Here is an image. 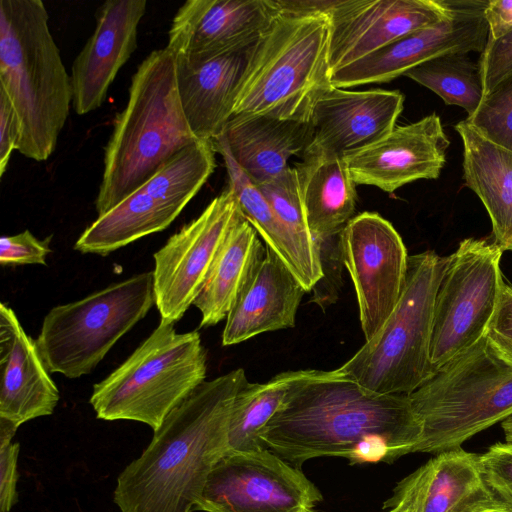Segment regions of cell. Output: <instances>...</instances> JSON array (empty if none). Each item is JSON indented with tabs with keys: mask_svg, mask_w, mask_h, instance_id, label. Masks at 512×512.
<instances>
[{
	"mask_svg": "<svg viewBox=\"0 0 512 512\" xmlns=\"http://www.w3.org/2000/svg\"><path fill=\"white\" fill-rule=\"evenodd\" d=\"M478 63L485 96L512 75V31L499 39H488Z\"/></svg>",
	"mask_w": 512,
	"mask_h": 512,
	"instance_id": "35",
	"label": "cell"
},
{
	"mask_svg": "<svg viewBox=\"0 0 512 512\" xmlns=\"http://www.w3.org/2000/svg\"><path fill=\"white\" fill-rule=\"evenodd\" d=\"M51 252L49 240L40 241L29 230L0 239L1 265H46V257Z\"/></svg>",
	"mask_w": 512,
	"mask_h": 512,
	"instance_id": "36",
	"label": "cell"
},
{
	"mask_svg": "<svg viewBox=\"0 0 512 512\" xmlns=\"http://www.w3.org/2000/svg\"><path fill=\"white\" fill-rule=\"evenodd\" d=\"M446 0H339L329 13L331 73L441 21Z\"/></svg>",
	"mask_w": 512,
	"mask_h": 512,
	"instance_id": "17",
	"label": "cell"
},
{
	"mask_svg": "<svg viewBox=\"0 0 512 512\" xmlns=\"http://www.w3.org/2000/svg\"><path fill=\"white\" fill-rule=\"evenodd\" d=\"M198 140L181 104L173 54L167 47L152 51L131 78L127 104L116 116L105 147L95 200L98 216Z\"/></svg>",
	"mask_w": 512,
	"mask_h": 512,
	"instance_id": "3",
	"label": "cell"
},
{
	"mask_svg": "<svg viewBox=\"0 0 512 512\" xmlns=\"http://www.w3.org/2000/svg\"><path fill=\"white\" fill-rule=\"evenodd\" d=\"M322 500L300 468L265 448L227 451L211 470L194 510L314 512Z\"/></svg>",
	"mask_w": 512,
	"mask_h": 512,
	"instance_id": "11",
	"label": "cell"
},
{
	"mask_svg": "<svg viewBox=\"0 0 512 512\" xmlns=\"http://www.w3.org/2000/svg\"><path fill=\"white\" fill-rule=\"evenodd\" d=\"M283 12L301 14H326L336 7L339 0H274Z\"/></svg>",
	"mask_w": 512,
	"mask_h": 512,
	"instance_id": "40",
	"label": "cell"
},
{
	"mask_svg": "<svg viewBox=\"0 0 512 512\" xmlns=\"http://www.w3.org/2000/svg\"><path fill=\"white\" fill-rule=\"evenodd\" d=\"M467 54L439 56L404 75L436 93L447 105L460 106L469 117L479 107L484 92L480 65Z\"/></svg>",
	"mask_w": 512,
	"mask_h": 512,
	"instance_id": "31",
	"label": "cell"
},
{
	"mask_svg": "<svg viewBox=\"0 0 512 512\" xmlns=\"http://www.w3.org/2000/svg\"><path fill=\"white\" fill-rule=\"evenodd\" d=\"M200 187L180 164L166 162L116 206L99 215L79 236L74 249L106 256L144 236L166 229Z\"/></svg>",
	"mask_w": 512,
	"mask_h": 512,
	"instance_id": "15",
	"label": "cell"
},
{
	"mask_svg": "<svg viewBox=\"0 0 512 512\" xmlns=\"http://www.w3.org/2000/svg\"><path fill=\"white\" fill-rule=\"evenodd\" d=\"M403 104L404 95L397 90L331 86L313 106L312 139L305 154L345 157L375 143L396 127Z\"/></svg>",
	"mask_w": 512,
	"mask_h": 512,
	"instance_id": "19",
	"label": "cell"
},
{
	"mask_svg": "<svg viewBox=\"0 0 512 512\" xmlns=\"http://www.w3.org/2000/svg\"><path fill=\"white\" fill-rule=\"evenodd\" d=\"M446 258L408 256L405 286L383 327L338 372L368 391L410 395L435 372L430 359L434 302Z\"/></svg>",
	"mask_w": 512,
	"mask_h": 512,
	"instance_id": "8",
	"label": "cell"
},
{
	"mask_svg": "<svg viewBox=\"0 0 512 512\" xmlns=\"http://www.w3.org/2000/svg\"><path fill=\"white\" fill-rule=\"evenodd\" d=\"M409 398L422 427L415 452L460 449L512 416V363L483 336L437 368Z\"/></svg>",
	"mask_w": 512,
	"mask_h": 512,
	"instance_id": "6",
	"label": "cell"
},
{
	"mask_svg": "<svg viewBox=\"0 0 512 512\" xmlns=\"http://www.w3.org/2000/svg\"><path fill=\"white\" fill-rule=\"evenodd\" d=\"M279 9L274 0H188L168 33L175 60L199 62L255 43Z\"/></svg>",
	"mask_w": 512,
	"mask_h": 512,
	"instance_id": "16",
	"label": "cell"
},
{
	"mask_svg": "<svg viewBox=\"0 0 512 512\" xmlns=\"http://www.w3.org/2000/svg\"><path fill=\"white\" fill-rule=\"evenodd\" d=\"M478 459L486 488L500 505L512 509V443H496Z\"/></svg>",
	"mask_w": 512,
	"mask_h": 512,
	"instance_id": "33",
	"label": "cell"
},
{
	"mask_svg": "<svg viewBox=\"0 0 512 512\" xmlns=\"http://www.w3.org/2000/svg\"><path fill=\"white\" fill-rule=\"evenodd\" d=\"M481 512H512V509L502 505H497L491 508H487Z\"/></svg>",
	"mask_w": 512,
	"mask_h": 512,
	"instance_id": "42",
	"label": "cell"
},
{
	"mask_svg": "<svg viewBox=\"0 0 512 512\" xmlns=\"http://www.w3.org/2000/svg\"><path fill=\"white\" fill-rule=\"evenodd\" d=\"M59 391L14 310L0 304V418L21 424L51 415Z\"/></svg>",
	"mask_w": 512,
	"mask_h": 512,
	"instance_id": "22",
	"label": "cell"
},
{
	"mask_svg": "<svg viewBox=\"0 0 512 512\" xmlns=\"http://www.w3.org/2000/svg\"><path fill=\"white\" fill-rule=\"evenodd\" d=\"M490 40L512 31V0H489L484 11Z\"/></svg>",
	"mask_w": 512,
	"mask_h": 512,
	"instance_id": "39",
	"label": "cell"
},
{
	"mask_svg": "<svg viewBox=\"0 0 512 512\" xmlns=\"http://www.w3.org/2000/svg\"><path fill=\"white\" fill-rule=\"evenodd\" d=\"M326 14L279 10L256 42L233 107L239 114L309 122L332 84Z\"/></svg>",
	"mask_w": 512,
	"mask_h": 512,
	"instance_id": "5",
	"label": "cell"
},
{
	"mask_svg": "<svg viewBox=\"0 0 512 512\" xmlns=\"http://www.w3.org/2000/svg\"><path fill=\"white\" fill-rule=\"evenodd\" d=\"M485 336L499 354L512 363V286L505 282Z\"/></svg>",
	"mask_w": 512,
	"mask_h": 512,
	"instance_id": "37",
	"label": "cell"
},
{
	"mask_svg": "<svg viewBox=\"0 0 512 512\" xmlns=\"http://www.w3.org/2000/svg\"><path fill=\"white\" fill-rule=\"evenodd\" d=\"M220 135L237 165L260 185L287 169L292 156L303 157L312 127L310 122L239 114L230 118Z\"/></svg>",
	"mask_w": 512,
	"mask_h": 512,
	"instance_id": "25",
	"label": "cell"
},
{
	"mask_svg": "<svg viewBox=\"0 0 512 512\" xmlns=\"http://www.w3.org/2000/svg\"><path fill=\"white\" fill-rule=\"evenodd\" d=\"M489 0H446L439 22L394 40L331 73V84L349 88L385 83L433 58L452 53L483 52L489 30L484 11Z\"/></svg>",
	"mask_w": 512,
	"mask_h": 512,
	"instance_id": "13",
	"label": "cell"
},
{
	"mask_svg": "<svg viewBox=\"0 0 512 512\" xmlns=\"http://www.w3.org/2000/svg\"><path fill=\"white\" fill-rule=\"evenodd\" d=\"M206 351L197 331L178 333L160 320L154 331L90 398L97 418L138 421L155 432L168 414L205 381Z\"/></svg>",
	"mask_w": 512,
	"mask_h": 512,
	"instance_id": "7",
	"label": "cell"
},
{
	"mask_svg": "<svg viewBox=\"0 0 512 512\" xmlns=\"http://www.w3.org/2000/svg\"><path fill=\"white\" fill-rule=\"evenodd\" d=\"M502 253L487 239L466 238L446 257L433 310L430 359L435 370L485 336L504 283Z\"/></svg>",
	"mask_w": 512,
	"mask_h": 512,
	"instance_id": "10",
	"label": "cell"
},
{
	"mask_svg": "<svg viewBox=\"0 0 512 512\" xmlns=\"http://www.w3.org/2000/svg\"><path fill=\"white\" fill-rule=\"evenodd\" d=\"M146 5V0H107L97 10L95 29L70 75L76 114L90 113L106 100L117 73L136 50Z\"/></svg>",
	"mask_w": 512,
	"mask_h": 512,
	"instance_id": "20",
	"label": "cell"
},
{
	"mask_svg": "<svg viewBox=\"0 0 512 512\" xmlns=\"http://www.w3.org/2000/svg\"><path fill=\"white\" fill-rule=\"evenodd\" d=\"M258 233L241 211L230 227L193 305L201 313L200 327L227 317L246 279L264 256Z\"/></svg>",
	"mask_w": 512,
	"mask_h": 512,
	"instance_id": "28",
	"label": "cell"
},
{
	"mask_svg": "<svg viewBox=\"0 0 512 512\" xmlns=\"http://www.w3.org/2000/svg\"><path fill=\"white\" fill-rule=\"evenodd\" d=\"M224 161L229 185L242 215L301 282L302 271L293 243L259 187L241 170L231 156L222 135L213 141Z\"/></svg>",
	"mask_w": 512,
	"mask_h": 512,
	"instance_id": "30",
	"label": "cell"
},
{
	"mask_svg": "<svg viewBox=\"0 0 512 512\" xmlns=\"http://www.w3.org/2000/svg\"><path fill=\"white\" fill-rule=\"evenodd\" d=\"M463 143V177L482 201L494 243L512 251V151L481 136L466 120L455 126Z\"/></svg>",
	"mask_w": 512,
	"mask_h": 512,
	"instance_id": "27",
	"label": "cell"
},
{
	"mask_svg": "<svg viewBox=\"0 0 512 512\" xmlns=\"http://www.w3.org/2000/svg\"><path fill=\"white\" fill-rule=\"evenodd\" d=\"M0 90L20 120L17 151L47 160L68 118L73 90L41 0L0 1Z\"/></svg>",
	"mask_w": 512,
	"mask_h": 512,
	"instance_id": "4",
	"label": "cell"
},
{
	"mask_svg": "<svg viewBox=\"0 0 512 512\" xmlns=\"http://www.w3.org/2000/svg\"><path fill=\"white\" fill-rule=\"evenodd\" d=\"M256 42L199 62L175 60L181 104L198 139L213 141L233 116L237 92Z\"/></svg>",
	"mask_w": 512,
	"mask_h": 512,
	"instance_id": "24",
	"label": "cell"
},
{
	"mask_svg": "<svg viewBox=\"0 0 512 512\" xmlns=\"http://www.w3.org/2000/svg\"><path fill=\"white\" fill-rule=\"evenodd\" d=\"M294 167L310 233L319 247L354 217L355 183L343 157L306 153Z\"/></svg>",
	"mask_w": 512,
	"mask_h": 512,
	"instance_id": "26",
	"label": "cell"
},
{
	"mask_svg": "<svg viewBox=\"0 0 512 512\" xmlns=\"http://www.w3.org/2000/svg\"><path fill=\"white\" fill-rule=\"evenodd\" d=\"M339 246L368 341L383 327L400 300L407 273V250L393 225L374 212L354 216L339 234Z\"/></svg>",
	"mask_w": 512,
	"mask_h": 512,
	"instance_id": "12",
	"label": "cell"
},
{
	"mask_svg": "<svg viewBox=\"0 0 512 512\" xmlns=\"http://www.w3.org/2000/svg\"><path fill=\"white\" fill-rule=\"evenodd\" d=\"M500 505L486 488L478 454L455 449L436 454L403 478L383 509L405 512H481Z\"/></svg>",
	"mask_w": 512,
	"mask_h": 512,
	"instance_id": "21",
	"label": "cell"
},
{
	"mask_svg": "<svg viewBox=\"0 0 512 512\" xmlns=\"http://www.w3.org/2000/svg\"><path fill=\"white\" fill-rule=\"evenodd\" d=\"M19 426L0 418V512H9L16 504L17 459L19 443L11 440Z\"/></svg>",
	"mask_w": 512,
	"mask_h": 512,
	"instance_id": "34",
	"label": "cell"
},
{
	"mask_svg": "<svg viewBox=\"0 0 512 512\" xmlns=\"http://www.w3.org/2000/svg\"><path fill=\"white\" fill-rule=\"evenodd\" d=\"M245 371L205 380L165 418L141 456L120 473L114 502L121 512H191L228 450V426Z\"/></svg>",
	"mask_w": 512,
	"mask_h": 512,
	"instance_id": "2",
	"label": "cell"
},
{
	"mask_svg": "<svg viewBox=\"0 0 512 512\" xmlns=\"http://www.w3.org/2000/svg\"><path fill=\"white\" fill-rule=\"evenodd\" d=\"M154 304L153 271H148L53 307L36 339L48 371L70 379L90 374Z\"/></svg>",
	"mask_w": 512,
	"mask_h": 512,
	"instance_id": "9",
	"label": "cell"
},
{
	"mask_svg": "<svg viewBox=\"0 0 512 512\" xmlns=\"http://www.w3.org/2000/svg\"><path fill=\"white\" fill-rule=\"evenodd\" d=\"M21 138L19 117L4 91L0 90V176L7 169L12 152Z\"/></svg>",
	"mask_w": 512,
	"mask_h": 512,
	"instance_id": "38",
	"label": "cell"
},
{
	"mask_svg": "<svg viewBox=\"0 0 512 512\" xmlns=\"http://www.w3.org/2000/svg\"><path fill=\"white\" fill-rule=\"evenodd\" d=\"M388 512H405V511H403L402 509L396 507V508L390 509Z\"/></svg>",
	"mask_w": 512,
	"mask_h": 512,
	"instance_id": "43",
	"label": "cell"
},
{
	"mask_svg": "<svg viewBox=\"0 0 512 512\" xmlns=\"http://www.w3.org/2000/svg\"><path fill=\"white\" fill-rule=\"evenodd\" d=\"M466 122L488 141L512 151V75L483 97Z\"/></svg>",
	"mask_w": 512,
	"mask_h": 512,
	"instance_id": "32",
	"label": "cell"
},
{
	"mask_svg": "<svg viewBox=\"0 0 512 512\" xmlns=\"http://www.w3.org/2000/svg\"><path fill=\"white\" fill-rule=\"evenodd\" d=\"M239 213L227 188L154 254L155 305L161 320L176 323L194 303Z\"/></svg>",
	"mask_w": 512,
	"mask_h": 512,
	"instance_id": "14",
	"label": "cell"
},
{
	"mask_svg": "<svg viewBox=\"0 0 512 512\" xmlns=\"http://www.w3.org/2000/svg\"><path fill=\"white\" fill-rule=\"evenodd\" d=\"M422 435L409 395H382L337 369L312 370L289 388L262 432L266 447L301 468L319 457L351 465L384 462L414 453Z\"/></svg>",
	"mask_w": 512,
	"mask_h": 512,
	"instance_id": "1",
	"label": "cell"
},
{
	"mask_svg": "<svg viewBox=\"0 0 512 512\" xmlns=\"http://www.w3.org/2000/svg\"><path fill=\"white\" fill-rule=\"evenodd\" d=\"M312 369L280 373L266 383H247L235 398L228 426V450L252 452L267 448L262 432L289 388Z\"/></svg>",
	"mask_w": 512,
	"mask_h": 512,
	"instance_id": "29",
	"label": "cell"
},
{
	"mask_svg": "<svg viewBox=\"0 0 512 512\" xmlns=\"http://www.w3.org/2000/svg\"><path fill=\"white\" fill-rule=\"evenodd\" d=\"M449 144L440 117L432 113L396 126L380 140L343 158L356 185L392 193L419 179L438 178Z\"/></svg>",
	"mask_w": 512,
	"mask_h": 512,
	"instance_id": "18",
	"label": "cell"
},
{
	"mask_svg": "<svg viewBox=\"0 0 512 512\" xmlns=\"http://www.w3.org/2000/svg\"><path fill=\"white\" fill-rule=\"evenodd\" d=\"M501 427L506 441L512 443V416L501 422Z\"/></svg>",
	"mask_w": 512,
	"mask_h": 512,
	"instance_id": "41",
	"label": "cell"
},
{
	"mask_svg": "<svg viewBox=\"0 0 512 512\" xmlns=\"http://www.w3.org/2000/svg\"><path fill=\"white\" fill-rule=\"evenodd\" d=\"M301 282L268 246L246 279L226 317L222 345L294 327L304 294Z\"/></svg>",
	"mask_w": 512,
	"mask_h": 512,
	"instance_id": "23",
	"label": "cell"
}]
</instances>
